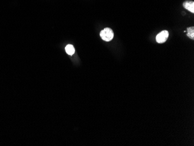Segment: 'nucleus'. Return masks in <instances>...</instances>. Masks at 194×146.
<instances>
[{
	"label": "nucleus",
	"instance_id": "nucleus-4",
	"mask_svg": "<svg viewBox=\"0 0 194 146\" xmlns=\"http://www.w3.org/2000/svg\"><path fill=\"white\" fill-rule=\"evenodd\" d=\"M65 51L66 53L69 56H73L75 53V49L73 45L68 44L65 47Z\"/></svg>",
	"mask_w": 194,
	"mask_h": 146
},
{
	"label": "nucleus",
	"instance_id": "nucleus-3",
	"mask_svg": "<svg viewBox=\"0 0 194 146\" xmlns=\"http://www.w3.org/2000/svg\"><path fill=\"white\" fill-rule=\"evenodd\" d=\"M183 6L185 9L194 14V2L193 1H189V0L185 1L183 2Z\"/></svg>",
	"mask_w": 194,
	"mask_h": 146
},
{
	"label": "nucleus",
	"instance_id": "nucleus-2",
	"mask_svg": "<svg viewBox=\"0 0 194 146\" xmlns=\"http://www.w3.org/2000/svg\"><path fill=\"white\" fill-rule=\"evenodd\" d=\"M168 37H169L168 31L163 30L156 36V40L158 43H163L167 41Z\"/></svg>",
	"mask_w": 194,
	"mask_h": 146
},
{
	"label": "nucleus",
	"instance_id": "nucleus-5",
	"mask_svg": "<svg viewBox=\"0 0 194 146\" xmlns=\"http://www.w3.org/2000/svg\"><path fill=\"white\" fill-rule=\"evenodd\" d=\"M187 36L189 37L190 38H191L193 40L194 39V27H190L187 28Z\"/></svg>",
	"mask_w": 194,
	"mask_h": 146
},
{
	"label": "nucleus",
	"instance_id": "nucleus-1",
	"mask_svg": "<svg viewBox=\"0 0 194 146\" xmlns=\"http://www.w3.org/2000/svg\"><path fill=\"white\" fill-rule=\"evenodd\" d=\"M100 36L103 40L108 42L113 38L114 33L111 29L106 28L100 32Z\"/></svg>",
	"mask_w": 194,
	"mask_h": 146
}]
</instances>
